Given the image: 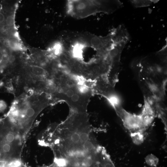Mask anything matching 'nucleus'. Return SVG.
<instances>
[{"label":"nucleus","mask_w":167,"mask_h":167,"mask_svg":"<svg viewBox=\"0 0 167 167\" xmlns=\"http://www.w3.org/2000/svg\"><path fill=\"white\" fill-rule=\"evenodd\" d=\"M15 60V56L12 55H9L8 61L10 63L13 62Z\"/></svg>","instance_id":"4468645a"},{"label":"nucleus","mask_w":167,"mask_h":167,"mask_svg":"<svg viewBox=\"0 0 167 167\" xmlns=\"http://www.w3.org/2000/svg\"><path fill=\"white\" fill-rule=\"evenodd\" d=\"M24 98L14 102L6 117V122L24 139L38 114L51 102L44 94L39 99Z\"/></svg>","instance_id":"f03ea898"},{"label":"nucleus","mask_w":167,"mask_h":167,"mask_svg":"<svg viewBox=\"0 0 167 167\" xmlns=\"http://www.w3.org/2000/svg\"><path fill=\"white\" fill-rule=\"evenodd\" d=\"M76 36V41L83 46L93 48L98 55L106 54L114 44L111 32L105 36H98L86 32L79 33Z\"/></svg>","instance_id":"423d86ee"},{"label":"nucleus","mask_w":167,"mask_h":167,"mask_svg":"<svg viewBox=\"0 0 167 167\" xmlns=\"http://www.w3.org/2000/svg\"><path fill=\"white\" fill-rule=\"evenodd\" d=\"M119 0H70L67 3V11L77 19L84 18L101 12L111 14L122 6Z\"/></svg>","instance_id":"20e7f679"},{"label":"nucleus","mask_w":167,"mask_h":167,"mask_svg":"<svg viewBox=\"0 0 167 167\" xmlns=\"http://www.w3.org/2000/svg\"><path fill=\"white\" fill-rule=\"evenodd\" d=\"M24 139L3 119H0V158L1 160H19Z\"/></svg>","instance_id":"39448f33"},{"label":"nucleus","mask_w":167,"mask_h":167,"mask_svg":"<svg viewBox=\"0 0 167 167\" xmlns=\"http://www.w3.org/2000/svg\"><path fill=\"white\" fill-rule=\"evenodd\" d=\"M159 0H130V2L132 5L135 7H141L148 6H150L152 4L157 2Z\"/></svg>","instance_id":"6e6552de"},{"label":"nucleus","mask_w":167,"mask_h":167,"mask_svg":"<svg viewBox=\"0 0 167 167\" xmlns=\"http://www.w3.org/2000/svg\"><path fill=\"white\" fill-rule=\"evenodd\" d=\"M9 55L7 54L4 53L1 56L2 60L4 62L8 61Z\"/></svg>","instance_id":"f8f14e48"},{"label":"nucleus","mask_w":167,"mask_h":167,"mask_svg":"<svg viewBox=\"0 0 167 167\" xmlns=\"http://www.w3.org/2000/svg\"><path fill=\"white\" fill-rule=\"evenodd\" d=\"M74 77L64 74L59 79L56 91L51 95L58 101H63L68 105L70 111L87 112L92 91L82 81Z\"/></svg>","instance_id":"7ed1b4c3"},{"label":"nucleus","mask_w":167,"mask_h":167,"mask_svg":"<svg viewBox=\"0 0 167 167\" xmlns=\"http://www.w3.org/2000/svg\"><path fill=\"white\" fill-rule=\"evenodd\" d=\"M8 46L14 51H21L23 50L24 47L22 45L16 41L8 40Z\"/></svg>","instance_id":"1a4fd4ad"},{"label":"nucleus","mask_w":167,"mask_h":167,"mask_svg":"<svg viewBox=\"0 0 167 167\" xmlns=\"http://www.w3.org/2000/svg\"><path fill=\"white\" fill-rule=\"evenodd\" d=\"M6 26L8 27L13 26L14 23V19L13 15H9L7 17L6 20Z\"/></svg>","instance_id":"9b49d317"},{"label":"nucleus","mask_w":167,"mask_h":167,"mask_svg":"<svg viewBox=\"0 0 167 167\" xmlns=\"http://www.w3.org/2000/svg\"><path fill=\"white\" fill-rule=\"evenodd\" d=\"M131 136L133 141L135 143H140L143 140V136L140 132H135L132 134Z\"/></svg>","instance_id":"9d476101"},{"label":"nucleus","mask_w":167,"mask_h":167,"mask_svg":"<svg viewBox=\"0 0 167 167\" xmlns=\"http://www.w3.org/2000/svg\"><path fill=\"white\" fill-rule=\"evenodd\" d=\"M115 109L119 113L125 125L129 129L135 130L143 126L141 115L131 114L121 108L120 106Z\"/></svg>","instance_id":"0eeeda50"},{"label":"nucleus","mask_w":167,"mask_h":167,"mask_svg":"<svg viewBox=\"0 0 167 167\" xmlns=\"http://www.w3.org/2000/svg\"><path fill=\"white\" fill-rule=\"evenodd\" d=\"M46 133L45 143L54 151L58 167H100L102 148L92 133L87 112H70Z\"/></svg>","instance_id":"f257e3e1"},{"label":"nucleus","mask_w":167,"mask_h":167,"mask_svg":"<svg viewBox=\"0 0 167 167\" xmlns=\"http://www.w3.org/2000/svg\"><path fill=\"white\" fill-rule=\"evenodd\" d=\"M5 18L4 15L0 12V24H2L5 21Z\"/></svg>","instance_id":"ddd939ff"}]
</instances>
